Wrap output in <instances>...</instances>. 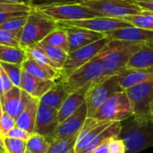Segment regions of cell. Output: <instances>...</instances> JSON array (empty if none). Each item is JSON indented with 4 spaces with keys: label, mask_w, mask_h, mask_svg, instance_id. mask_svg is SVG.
I'll return each instance as SVG.
<instances>
[{
    "label": "cell",
    "mask_w": 153,
    "mask_h": 153,
    "mask_svg": "<svg viewBox=\"0 0 153 153\" xmlns=\"http://www.w3.org/2000/svg\"><path fill=\"white\" fill-rule=\"evenodd\" d=\"M121 130V122L100 121L93 117H87L78 134L74 153H91L106 140L118 137Z\"/></svg>",
    "instance_id": "6da1fadb"
},
{
    "label": "cell",
    "mask_w": 153,
    "mask_h": 153,
    "mask_svg": "<svg viewBox=\"0 0 153 153\" xmlns=\"http://www.w3.org/2000/svg\"><path fill=\"white\" fill-rule=\"evenodd\" d=\"M126 146V153H138L153 147V119L132 117L122 124L118 135Z\"/></svg>",
    "instance_id": "7a4b0ae2"
},
{
    "label": "cell",
    "mask_w": 153,
    "mask_h": 153,
    "mask_svg": "<svg viewBox=\"0 0 153 153\" xmlns=\"http://www.w3.org/2000/svg\"><path fill=\"white\" fill-rule=\"evenodd\" d=\"M143 45L110 39L101 51L104 72L102 77L117 75L125 71L131 56Z\"/></svg>",
    "instance_id": "3957f363"
},
{
    "label": "cell",
    "mask_w": 153,
    "mask_h": 153,
    "mask_svg": "<svg viewBox=\"0 0 153 153\" xmlns=\"http://www.w3.org/2000/svg\"><path fill=\"white\" fill-rule=\"evenodd\" d=\"M34 9L47 17L59 22L78 21L94 17H102L103 15L82 3H46L34 4ZM105 17V16H104Z\"/></svg>",
    "instance_id": "277c9868"
},
{
    "label": "cell",
    "mask_w": 153,
    "mask_h": 153,
    "mask_svg": "<svg viewBox=\"0 0 153 153\" xmlns=\"http://www.w3.org/2000/svg\"><path fill=\"white\" fill-rule=\"evenodd\" d=\"M57 28L56 21L34 9L28 14L26 24L21 32L20 45L22 48L37 45Z\"/></svg>",
    "instance_id": "5b68a950"
},
{
    "label": "cell",
    "mask_w": 153,
    "mask_h": 153,
    "mask_svg": "<svg viewBox=\"0 0 153 153\" xmlns=\"http://www.w3.org/2000/svg\"><path fill=\"white\" fill-rule=\"evenodd\" d=\"M102 53L100 52L93 59L75 70L69 76L60 79L65 91L71 94L84 88H88L91 83L103 76Z\"/></svg>",
    "instance_id": "8992f818"
},
{
    "label": "cell",
    "mask_w": 153,
    "mask_h": 153,
    "mask_svg": "<svg viewBox=\"0 0 153 153\" xmlns=\"http://www.w3.org/2000/svg\"><path fill=\"white\" fill-rule=\"evenodd\" d=\"M121 91L123 90L119 84L118 74L101 77L91 83L85 93L88 117H91L108 98Z\"/></svg>",
    "instance_id": "52a82bcc"
},
{
    "label": "cell",
    "mask_w": 153,
    "mask_h": 153,
    "mask_svg": "<svg viewBox=\"0 0 153 153\" xmlns=\"http://www.w3.org/2000/svg\"><path fill=\"white\" fill-rule=\"evenodd\" d=\"M100 121L123 122L134 117L132 103L125 91L113 94L91 117Z\"/></svg>",
    "instance_id": "ba28073f"
},
{
    "label": "cell",
    "mask_w": 153,
    "mask_h": 153,
    "mask_svg": "<svg viewBox=\"0 0 153 153\" xmlns=\"http://www.w3.org/2000/svg\"><path fill=\"white\" fill-rule=\"evenodd\" d=\"M109 39L107 37L92 43L88 46L82 47L77 50L68 53L66 60L60 70L61 78H65L73 74L75 70L84 65L91 59H93L97 55H99L106 45L109 42Z\"/></svg>",
    "instance_id": "9c48e42d"
},
{
    "label": "cell",
    "mask_w": 153,
    "mask_h": 153,
    "mask_svg": "<svg viewBox=\"0 0 153 153\" xmlns=\"http://www.w3.org/2000/svg\"><path fill=\"white\" fill-rule=\"evenodd\" d=\"M105 17L123 18L142 13L143 10L128 0H86L80 2Z\"/></svg>",
    "instance_id": "30bf717a"
},
{
    "label": "cell",
    "mask_w": 153,
    "mask_h": 153,
    "mask_svg": "<svg viewBox=\"0 0 153 153\" xmlns=\"http://www.w3.org/2000/svg\"><path fill=\"white\" fill-rule=\"evenodd\" d=\"M134 109V117L152 118L150 106L153 100V82H147L125 90Z\"/></svg>",
    "instance_id": "8fae6325"
},
{
    "label": "cell",
    "mask_w": 153,
    "mask_h": 153,
    "mask_svg": "<svg viewBox=\"0 0 153 153\" xmlns=\"http://www.w3.org/2000/svg\"><path fill=\"white\" fill-rule=\"evenodd\" d=\"M59 27L65 26H73L78 28H83L87 30H91L93 31L107 33L108 31H112L121 28H126L133 26L128 22L124 21L120 18H111V17H94L84 20L78 21H67V22H57Z\"/></svg>",
    "instance_id": "7c38bea8"
},
{
    "label": "cell",
    "mask_w": 153,
    "mask_h": 153,
    "mask_svg": "<svg viewBox=\"0 0 153 153\" xmlns=\"http://www.w3.org/2000/svg\"><path fill=\"white\" fill-rule=\"evenodd\" d=\"M57 113L58 110L39 102L35 122L34 134L42 135L52 143L56 139V130L59 126Z\"/></svg>",
    "instance_id": "4fadbf2b"
},
{
    "label": "cell",
    "mask_w": 153,
    "mask_h": 153,
    "mask_svg": "<svg viewBox=\"0 0 153 153\" xmlns=\"http://www.w3.org/2000/svg\"><path fill=\"white\" fill-rule=\"evenodd\" d=\"M109 39L126 41L136 44L153 43V31L134 26L117 29L104 34Z\"/></svg>",
    "instance_id": "5bb4252c"
},
{
    "label": "cell",
    "mask_w": 153,
    "mask_h": 153,
    "mask_svg": "<svg viewBox=\"0 0 153 153\" xmlns=\"http://www.w3.org/2000/svg\"><path fill=\"white\" fill-rule=\"evenodd\" d=\"M61 28H64L68 36L69 53L77 50L82 47L92 44L105 38V35L103 33L83 29V28L73 27V26H65Z\"/></svg>",
    "instance_id": "9a60e30c"
},
{
    "label": "cell",
    "mask_w": 153,
    "mask_h": 153,
    "mask_svg": "<svg viewBox=\"0 0 153 153\" xmlns=\"http://www.w3.org/2000/svg\"><path fill=\"white\" fill-rule=\"evenodd\" d=\"M87 117V107L84 102L73 115L59 124L56 130V139H64L78 134L82 128Z\"/></svg>",
    "instance_id": "2e32d148"
},
{
    "label": "cell",
    "mask_w": 153,
    "mask_h": 153,
    "mask_svg": "<svg viewBox=\"0 0 153 153\" xmlns=\"http://www.w3.org/2000/svg\"><path fill=\"white\" fill-rule=\"evenodd\" d=\"M56 82V81L38 78L22 70L20 89L27 92L32 98L39 100L42 96L55 85Z\"/></svg>",
    "instance_id": "e0dca14e"
},
{
    "label": "cell",
    "mask_w": 153,
    "mask_h": 153,
    "mask_svg": "<svg viewBox=\"0 0 153 153\" xmlns=\"http://www.w3.org/2000/svg\"><path fill=\"white\" fill-rule=\"evenodd\" d=\"M119 84L123 91L137 84L153 82V69H126L118 74Z\"/></svg>",
    "instance_id": "ac0fdd59"
},
{
    "label": "cell",
    "mask_w": 153,
    "mask_h": 153,
    "mask_svg": "<svg viewBox=\"0 0 153 153\" xmlns=\"http://www.w3.org/2000/svg\"><path fill=\"white\" fill-rule=\"evenodd\" d=\"M22 70L27 73L44 80H51V81H58L61 78L60 71L54 69L48 65L41 64L30 57H28L22 64Z\"/></svg>",
    "instance_id": "d6986e66"
},
{
    "label": "cell",
    "mask_w": 153,
    "mask_h": 153,
    "mask_svg": "<svg viewBox=\"0 0 153 153\" xmlns=\"http://www.w3.org/2000/svg\"><path fill=\"white\" fill-rule=\"evenodd\" d=\"M126 69H153V43L144 44L128 61Z\"/></svg>",
    "instance_id": "ffe728a7"
},
{
    "label": "cell",
    "mask_w": 153,
    "mask_h": 153,
    "mask_svg": "<svg viewBox=\"0 0 153 153\" xmlns=\"http://www.w3.org/2000/svg\"><path fill=\"white\" fill-rule=\"evenodd\" d=\"M88 88H84L76 92L69 94L60 109L57 113V117L59 124L65 121L67 117L73 115L84 102H85V93Z\"/></svg>",
    "instance_id": "44dd1931"
},
{
    "label": "cell",
    "mask_w": 153,
    "mask_h": 153,
    "mask_svg": "<svg viewBox=\"0 0 153 153\" xmlns=\"http://www.w3.org/2000/svg\"><path fill=\"white\" fill-rule=\"evenodd\" d=\"M39 103V100L34 98L30 99L25 109L15 119L16 126L24 129L25 131L29 132L31 134H34V127H35V122L38 113Z\"/></svg>",
    "instance_id": "7402d4cb"
},
{
    "label": "cell",
    "mask_w": 153,
    "mask_h": 153,
    "mask_svg": "<svg viewBox=\"0 0 153 153\" xmlns=\"http://www.w3.org/2000/svg\"><path fill=\"white\" fill-rule=\"evenodd\" d=\"M68 96L69 93L65 91L62 82L60 81H56L55 85L42 96L39 102L59 110Z\"/></svg>",
    "instance_id": "603a6c76"
},
{
    "label": "cell",
    "mask_w": 153,
    "mask_h": 153,
    "mask_svg": "<svg viewBox=\"0 0 153 153\" xmlns=\"http://www.w3.org/2000/svg\"><path fill=\"white\" fill-rule=\"evenodd\" d=\"M28 58L24 48L21 47L0 45V62L21 65Z\"/></svg>",
    "instance_id": "cb8c5ba5"
},
{
    "label": "cell",
    "mask_w": 153,
    "mask_h": 153,
    "mask_svg": "<svg viewBox=\"0 0 153 153\" xmlns=\"http://www.w3.org/2000/svg\"><path fill=\"white\" fill-rule=\"evenodd\" d=\"M21 92L22 90L19 87L13 86L10 91L4 93L3 96L0 98L3 111L13 117L14 119L21 100Z\"/></svg>",
    "instance_id": "d4e9b609"
},
{
    "label": "cell",
    "mask_w": 153,
    "mask_h": 153,
    "mask_svg": "<svg viewBox=\"0 0 153 153\" xmlns=\"http://www.w3.org/2000/svg\"><path fill=\"white\" fill-rule=\"evenodd\" d=\"M42 43L58 48L66 53H69V42L68 36L64 28L58 27L51 33H49L42 41Z\"/></svg>",
    "instance_id": "484cf974"
},
{
    "label": "cell",
    "mask_w": 153,
    "mask_h": 153,
    "mask_svg": "<svg viewBox=\"0 0 153 153\" xmlns=\"http://www.w3.org/2000/svg\"><path fill=\"white\" fill-rule=\"evenodd\" d=\"M124 21L128 22L134 27L142 28L147 30L153 31V13L149 11H143L140 13L125 16L123 18Z\"/></svg>",
    "instance_id": "4316f807"
},
{
    "label": "cell",
    "mask_w": 153,
    "mask_h": 153,
    "mask_svg": "<svg viewBox=\"0 0 153 153\" xmlns=\"http://www.w3.org/2000/svg\"><path fill=\"white\" fill-rule=\"evenodd\" d=\"M37 46L45 52V54L48 56V57L55 64V65L60 71L66 60L68 53H66L65 51H64L58 48L49 46V45L44 44L42 42L37 44Z\"/></svg>",
    "instance_id": "83f0119b"
},
{
    "label": "cell",
    "mask_w": 153,
    "mask_h": 153,
    "mask_svg": "<svg viewBox=\"0 0 153 153\" xmlns=\"http://www.w3.org/2000/svg\"><path fill=\"white\" fill-rule=\"evenodd\" d=\"M78 134L64 139L54 140L47 153H74V146Z\"/></svg>",
    "instance_id": "f1b7e54d"
},
{
    "label": "cell",
    "mask_w": 153,
    "mask_h": 153,
    "mask_svg": "<svg viewBox=\"0 0 153 153\" xmlns=\"http://www.w3.org/2000/svg\"><path fill=\"white\" fill-rule=\"evenodd\" d=\"M51 143L42 135L32 134L27 141V150L31 153H47Z\"/></svg>",
    "instance_id": "f546056e"
},
{
    "label": "cell",
    "mask_w": 153,
    "mask_h": 153,
    "mask_svg": "<svg viewBox=\"0 0 153 153\" xmlns=\"http://www.w3.org/2000/svg\"><path fill=\"white\" fill-rule=\"evenodd\" d=\"M0 65L8 75L13 86L20 88L21 80H22V65H16V64L4 63V62H0Z\"/></svg>",
    "instance_id": "4dcf8cb0"
},
{
    "label": "cell",
    "mask_w": 153,
    "mask_h": 153,
    "mask_svg": "<svg viewBox=\"0 0 153 153\" xmlns=\"http://www.w3.org/2000/svg\"><path fill=\"white\" fill-rule=\"evenodd\" d=\"M34 10V4H14L0 0V13H30Z\"/></svg>",
    "instance_id": "1f68e13d"
},
{
    "label": "cell",
    "mask_w": 153,
    "mask_h": 153,
    "mask_svg": "<svg viewBox=\"0 0 153 153\" xmlns=\"http://www.w3.org/2000/svg\"><path fill=\"white\" fill-rule=\"evenodd\" d=\"M24 49L27 53L28 57H30V58H32V59H34V60L41 63V64H44V65H48L54 69L58 70L57 67L55 65V64L48 57V56L45 54V52L41 48H39L37 45H34V46L30 47V48H26Z\"/></svg>",
    "instance_id": "d6a6232c"
},
{
    "label": "cell",
    "mask_w": 153,
    "mask_h": 153,
    "mask_svg": "<svg viewBox=\"0 0 153 153\" xmlns=\"http://www.w3.org/2000/svg\"><path fill=\"white\" fill-rule=\"evenodd\" d=\"M28 14L29 13L10 19L9 21L5 22L0 25V30L12 31V32H21L26 24Z\"/></svg>",
    "instance_id": "836d02e7"
},
{
    "label": "cell",
    "mask_w": 153,
    "mask_h": 153,
    "mask_svg": "<svg viewBox=\"0 0 153 153\" xmlns=\"http://www.w3.org/2000/svg\"><path fill=\"white\" fill-rule=\"evenodd\" d=\"M6 153H24L27 150V142L9 137H3Z\"/></svg>",
    "instance_id": "e575fe53"
},
{
    "label": "cell",
    "mask_w": 153,
    "mask_h": 153,
    "mask_svg": "<svg viewBox=\"0 0 153 153\" xmlns=\"http://www.w3.org/2000/svg\"><path fill=\"white\" fill-rule=\"evenodd\" d=\"M21 32H12V31L0 30V45L21 47L20 45Z\"/></svg>",
    "instance_id": "d590c367"
},
{
    "label": "cell",
    "mask_w": 153,
    "mask_h": 153,
    "mask_svg": "<svg viewBox=\"0 0 153 153\" xmlns=\"http://www.w3.org/2000/svg\"><path fill=\"white\" fill-rule=\"evenodd\" d=\"M14 126H16V120L6 113H3L0 120V135L4 137L5 134Z\"/></svg>",
    "instance_id": "8d00e7d4"
},
{
    "label": "cell",
    "mask_w": 153,
    "mask_h": 153,
    "mask_svg": "<svg viewBox=\"0 0 153 153\" xmlns=\"http://www.w3.org/2000/svg\"><path fill=\"white\" fill-rule=\"evenodd\" d=\"M108 153H126L125 142L119 137H113L109 140Z\"/></svg>",
    "instance_id": "74e56055"
},
{
    "label": "cell",
    "mask_w": 153,
    "mask_h": 153,
    "mask_svg": "<svg viewBox=\"0 0 153 153\" xmlns=\"http://www.w3.org/2000/svg\"><path fill=\"white\" fill-rule=\"evenodd\" d=\"M31 134H30L29 132L25 131L22 128H20L18 126H14L13 128H12L6 134L4 137H9V138H13V139H18V140H22L27 142L30 137Z\"/></svg>",
    "instance_id": "f35d334b"
},
{
    "label": "cell",
    "mask_w": 153,
    "mask_h": 153,
    "mask_svg": "<svg viewBox=\"0 0 153 153\" xmlns=\"http://www.w3.org/2000/svg\"><path fill=\"white\" fill-rule=\"evenodd\" d=\"M32 97L30 96L27 92H25L24 91L22 90V92H21V100H20V103H19V107H18V109L16 111V114H15V119L22 113V111L25 109L26 106L28 105V103L30 102V99Z\"/></svg>",
    "instance_id": "ab89813d"
},
{
    "label": "cell",
    "mask_w": 153,
    "mask_h": 153,
    "mask_svg": "<svg viewBox=\"0 0 153 153\" xmlns=\"http://www.w3.org/2000/svg\"><path fill=\"white\" fill-rule=\"evenodd\" d=\"M0 74H1V79H2L3 91H4V93H5V92H7L8 91H10L13 87V84L12 83L11 80L9 79L8 75L4 71V69L1 67V65H0Z\"/></svg>",
    "instance_id": "60d3db41"
},
{
    "label": "cell",
    "mask_w": 153,
    "mask_h": 153,
    "mask_svg": "<svg viewBox=\"0 0 153 153\" xmlns=\"http://www.w3.org/2000/svg\"><path fill=\"white\" fill-rule=\"evenodd\" d=\"M29 13H0V25L3 24L4 22L9 21L12 18L20 16V15H23V14H27Z\"/></svg>",
    "instance_id": "b9f144b4"
},
{
    "label": "cell",
    "mask_w": 153,
    "mask_h": 153,
    "mask_svg": "<svg viewBox=\"0 0 153 153\" xmlns=\"http://www.w3.org/2000/svg\"><path fill=\"white\" fill-rule=\"evenodd\" d=\"M135 4L140 6L144 11H149L153 13V0H146V1H137L134 2Z\"/></svg>",
    "instance_id": "7bdbcfd3"
},
{
    "label": "cell",
    "mask_w": 153,
    "mask_h": 153,
    "mask_svg": "<svg viewBox=\"0 0 153 153\" xmlns=\"http://www.w3.org/2000/svg\"><path fill=\"white\" fill-rule=\"evenodd\" d=\"M110 139L111 138L106 140L102 144H100L98 148H96V150H94L91 153H108V143Z\"/></svg>",
    "instance_id": "ee69618b"
},
{
    "label": "cell",
    "mask_w": 153,
    "mask_h": 153,
    "mask_svg": "<svg viewBox=\"0 0 153 153\" xmlns=\"http://www.w3.org/2000/svg\"><path fill=\"white\" fill-rule=\"evenodd\" d=\"M9 3H14V4H32L30 0H4Z\"/></svg>",
    "instance_id": "f6af8a7d"
},
{
    "label": "cell",
    "mask_w": 153,
    "mask_h": 153,
    "mask_svg": "<svg viewBox=\"0 0 153 153\" xmlns=\"http://www.w3.org/2000/svg\"><path fill=\"white\" fill-rule=\"evenodd\" d=\"M70 2L80 3L82 2V0H51V2L48 3H70Z\"/></svg>",
    "instance_id": "bcb514c9"
},
{
    "label": "cell",
    "mask_w": 153,
    "mask_h": 153,
    "mask_svg": "<svg viewBox=\"0 0 153 153\" xmlns=\"http://www.w3.org/2000/svg\"><path fill=\"white\" fill-rule=\"evenodd\" d=\"M0 153H6V150L4 144V141H3V137L0 135Z\"/></svg>",
    "instance_id": "7dc6e473"
},
{
    "label": "cell",
    "mask_w": 153,
    "mask_h": 153,
    "mask_svg": "<svg viewBox=\"0 0 153 153\" xmlns=\"http://www.w3.org/2000/svg\"><path fill=\"white\" fill-rule=\"evenodd\" d=\"M4 91H3V84H2V79H1V74H0V98L3 96Z\"/></svg>",
    "instance_id": "c3c4849f"
},
{
    "label": "cell",
    "mask_w": 153,
    "mask_h": 153,
    "mask_svg": "<svg viewBox=\"0 0 153 153\" xmlns=\"http://www.w3.org/2000/svg\"><path fill=\"white\" fill-rule=\"evenodd\" d=\"M150 112H151V116H152V118L153 117V100L151 103V106H150Z\"/></svg>",
    "instance_id": "681fc988"
},
{
    "label": "cell",
    "mask_w": 153,
    "mask_h": 153,
    "mask_svg": "<svg viewBox=\"0 0 153 153\" xmlns=\"http://www.w3.org/2000/svg\"><path fill=\"white\" fill-rule=\"evenodd\" d=\"M3 113H4V111H3V107H2V103H1V100H0V120H1Z\"/></svg>",
    "instance_id": "f907efd6"
},
{
    "label": "cell",
    "mask_w": 153,
    "mask_h": 153,
    "mask_svg": "<svg viewBox=\"0 0 153 153\" xmlns=\"http://www.w3.org/2000/svg\"><path fill=\"white\" fill-rule=\"evenodd\" d=\"M128 1H130V2H133V3H134V2H137V1H146V0H128Z\"/></svg>",
    "instance_id": "816d5d0a"
},
{
    "label": "cell",
    "mask_w": 153,
    "mask_h": 153,
    "mask_svg": "<svg viewBox=\"0 0 153 153\" xmlns=\"http://www.w3.org/2000/svg\"><path fill=\"white\" fill-rule=\"evenodd\" d=\"M24 153H31V152H29L28 150H26V151H25V152H24Z\"/></svg>",
    "instance_id": "f5cc1de1"
},
{
    "label": "cell",
    "mask_w": 153,
    "mask_h": 153,
    "mask_svg": "<svg viewBox=\"0 0 153 153\" xmlns=\"http://www.w3.org/2000/svg\"><path fill=\"white\" fill-rule=\"evenodd\" d=\"M82 1H86V0H82Z\"/></svg>",
    "instance_id": "db71d44e"
},
{
    "label": "cell",
    "mask_w": 153,
    "mask_h": 153,
    "mask_svg": "<svg viewBox=\"0 0 153 153\" xmlns=\"http://www.w3.org/2000/svg\"><path fill=\"white\" fill-rule=\"evenodd\" d=\"M152 119H153V117H152Z\"/></svg>",
    "instance_id": "11a10c76"
}]
</instances>
